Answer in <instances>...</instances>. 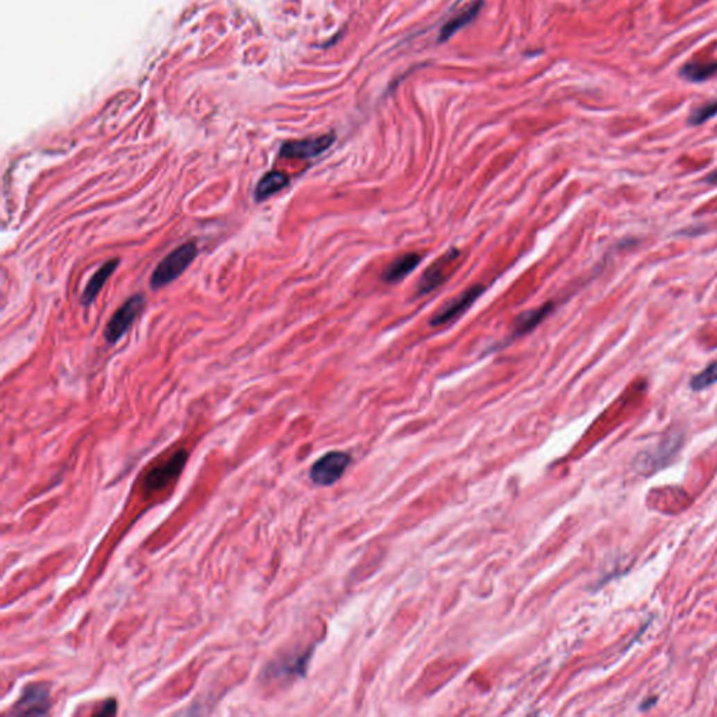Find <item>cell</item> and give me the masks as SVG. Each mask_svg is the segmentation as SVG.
I'll return each mask as SVG.
<instances>
[{"label": "cell", "mask_w": 717, "mask_h": 717, "mask_svg": "<svg viewBox=\"0 0 717 717\" xmlns=\"http://www.w3.org/2000/svg\"><path fill=\"white\" fill-rule=\"evenodd\" d=\"M198 255V247L195 243H185L170 253L157 268L153 271L150 278L151 289H160L180 278L195 261Z\"/></svg>", "instance_id": "cell-1"}, {"label": "cell", "mask_w": 717, "mask_h": 717, "mask_svg": "<svg viewBox=\"0 0 717 717\" xmlns=\"http://www.w3.org/2000/svg\"><path fill=\"white\" fill-rule=\"evenodd\" d=\"M144 307V297L135 294L129 297L111 317L104 332V338L108 344H117L132 327L139 314Z\"/></svg>", "instance_id": "cell-2"}, {"label": "cell", "mask_w": 717, "mask_h": 717, "mask_svg": "<svg viewBox=\"0 0 717 717\" xmlns=\"http://www.w3.org/2000/svg\"><path fill=\"white\" fill-rule=\"evenodd\" d=\"M351 465V457L342 451H331L318 459L310 471V478L315 485L330 487L335 484Z\"/></svg>", "instance_id": "cell-3"}, {"label": "cell", "mask_w": 717, "mask_h": 717, "mask_svg": "<svg viewBox=\"0 0 717 717\" xmlns=\"http://www.w3.org/2000/svg\"><path fill=\"white\" fill-rule=\"evenodd\" d=\"M187 458H188L187 451L180 450L176 454H173L170 457V459H167L166 462H163V464H160L158 466L153 468L146 475L144 481H143L144 491L147 494H151V492L162 491L163 488H166L170 482H173L176 478L180 475V472L185 466Z\"/></svg>", "instance_id": "cell-4"}, {"label": "cell", "mask_w": 717, "mask_h": 717, "mask_svg": "<svg viewBox=\"0 0 717 717\" xmlns=\"http://www.w3.org/2000/svg\"><path fill=\"white\" fill-rule=\"evenodd\" d=\"M49 686L47 684H30L12 709V714L41 716L49 711Z\"/></svg>", "instance_id": "cell-5"}, {"label": "cell", "mask_w": 717, "mask_h": 717, "mask_svg": "<svg viewBox=\"0 0 717 717\" xmlns=\"http://www.w3.org/2000/svg\"><path fill=\"white\" fill-rule=\"evenodd\" d=\"M484 292H485V287L481 285L471 286L469 289L462 292L459 296H457L454 300H451L444 307H441V310L439 312H436V315L430 320V324L433 327H440V326L454 321L457 317L464 314L478 298H480V296Z\"/></svg>", "instance_id": "cell-6"}, {"label": "cell", "mask_w": 717, "mask_h": 717, "mask_svg": "<svg viewBox=\"0 0 717 717\" xmlns=\"http://www.w3.org/2000/svg\"><path fill=\"white\" fill-rule=\"evenodd\" d=\"M335 136L332 133L317 136V137H308L303 140H294L287 142L280 149V155L286 158H312L323 154L326 150L331 147L334 143Z\"/></svg>", "instance_id": "cell-7"}, {"label": "cell", "mask_w": 717, "mask_h": 717, "mask_svg": "<svg viewBox=\"0 0 717 717\" xmlns=\"http://www.w3.org/2000/svg\"><path fill=\"white\" fill-rule=\"evenodd\" d=\"M458 257H459V251L457 248H451L443 257H440L435 264H432V267H429L423 272V276L421 278V280L418 283L416 296H425V294L433 292L435 289H437L447 279L450 267L458 260Z\"/></svg>", "instance_id": "cell-8"}, {"label": "cell", "mask_w": 717, "mask_h": 717, "mask_svg": "<svg viewBox=\"0 0 717 717\" xmlns=\"http://www.w3.org/2000/svg\"><path fill=\"white\" fill-rule=\"evenodd\" d=\"M118 265H119V260L118 258L110 260L92 276V279L89 280V283H87V286H86V289H85V292L82 294V304L83 305H89V304H92L96 300V297L99 296V293L101 292V289L104 287L107 280L117 271Z\"/></svg>", "instance_id": "cell-9"}, {"label": "cell", "mask_w": 717, "mask_h": 717, "mask_svg": "<svg viewBox=\"0 0 717 717\" xmlns=\"http://www.w3.org/2000/svg\"><path fill=\"white\" fill-rule=\"evenodd\" d=\"M552 310H553V304L546 303L535 310L521 314L514 323L513 337H521V335L532 331L535 327H538L543 321V318H546L552 312Z\"/></svg>", "instance_id": "cell-10"}, {"label": "cell", "mask_w": 717, "mask_h": 717, "mask_svg": "<svg viewBox=\"0 0 717 717\" xmlns=\"http://www.w3.org/2000/svg\"><path fill=\"white\" fill-rule=\"evenodd\" d=\"M289 181H290L289 177L280 171H271V173L265 174L254 191L255 201L262 202V201L273 196L275 194L285 189L289 185Z\"/></svg>", "instance_id": "cell-11"}, {"label": "cell", "mask_w": 717, "mask_h": 717, "mask_svg": "<svg viewBox=\"0 0 717 717\" xmlns=\"http://www.w3.org/2000/svg\"><path fill=\"white\" fill-rule=\"evenodd\" d=\"M421 262V255L419 254H415V253H411V254H405L403 257H400L398 260H395L382 273V278L384 280L389 282V283H394V282H398L404 279L407 275H410L411 272H414L416 269V267L419 265Z\"/></svg>", "instance_id": "cell-12"}, {"label": "cell", "mask_w": 717, "mask_h": 717, "mask_svg": "<svg viewBox=\"0 0 717 717\" xmlns=\"http://www.w3.org/2000/svg\"><path fill=\"white\" fill-rule=\"evenodd\" d=\"M717 73V60L713 62H691L680 69V76L688 82L702 83Z\"/></svg>", "instance_id": "cell-13"}, {"label": "cell", "mask_w": 717, "mask_h": 717, "mask_svg": "<svg viewBox=\"0 0 717 717\" xmlns=\"http://www.w3.org/2000/svg\"><path fill=\"white\" fill-rule=\"evenodd\" d=\"M482 6V2L480 3H475L472 6H469L466 10H464L461 15L455 16L453 20H450L443 28H441V33H440V41H446L448 40L450 37L454 35V33H457L458 30H461L462 27H465L466 24H469L475 16L480 13V9Z\"/></svg>", "instance_id": "cell-14"}, {"label": "cell", "mask_w": 717, "mask_h": 717, "mask_svg": "<svg viewBox=\"0 0 717 717\" xmlns=\"http://www.w3.org/2000/svg\"><path fill=\"white\" fill-rule=\"evenodd\" d=\"M717 382V359L713 360L709 366H706L700 373L693 376L689 381V385L693 391H702L705 388L711 387Z\"/></svg>", "instance_id": "cell-15"}, {"label": "cell", "mask_w": 717, "mask_h": 717, "mask_svg": "<svg viewBox=\"0 0 717 717\" xmlns=\"http://www.w3.org/2000/svg\"><path fill=\"white\" fill-rule=\"evenodd\" d=\"M717 115V100H713L707 104H703L702 107L696 108L691 117H689V124L691 125H702L705 124L706 121L711 119L713 117Z\"/></svg>", "instance_id": "cell-16"}, {"label": "cell", "mask_w": 717, "mask_h": 717, "mask_svg": "<svg viewBox=\"0 0 717 717\" xmlns=\"http://www.w3.org/2000/svg\"><path fill=\"white\" fill-rule=\"evenodd\" d=\"M104 707H106V709H104V710H101V711H100V713H97V714L104 716V714H114V713L117 711L115 700H108V702L104 705Z\"/></svg>", "instance_id": "cell-17"}, {"label": "cell", "mask_w": 717, "mask_h": 717, "mask_svg": "<svg viewBox=\"0 0 717 717\" xmlns=\"http://www.w3.org/2000/svg\"><path fill=\"white\" fill-rule=\"evenodd\" d=\"M705 181H706L707 184H711V185H717V170L711 171V173H710V174H709V176H707L706 178H705Z\"/></svg>", "instance_id": "cell-18"}]
</instances>
